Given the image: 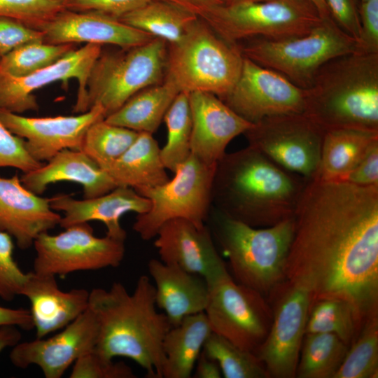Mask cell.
Returning a JSON list of instances; mask_svg holds the SVG:
<instances>
[{
    "label": "cell",
    "instance_id": "obj_49",
    "mask_svg": "<svg viewBox=\"0 0 378 378\" xmlns=\"http://www.w3.org/2000/svg\"><path fill=\"white\" fill-rule=\"evenodd\" d=\"M194 377L195 378H220L222 376L218 363L208 357L203 349L195 363Z\"/></svg>",
    "mask_w": 378,
    "mask_h": 378
},
{
    "label": "cell",
    "instance_id": "obj_42",
    "mask_svg": "<svg viewBox=\"0 0 378 378\" xmlns=\"http://www.w3.org/2000/svg\"><path fill=\"white\" fill-rule=\"evenodd\" d=\"M44 163L36 160L29 153L25 141L12 133L0 120V168H16L24 174Z\"/></svg>",
    "mask_w": 378,
    "mask_h": 378
},
{
    "label": "cell",
    "instance_id": "obj_50",
    "mask_svg": "<svg viewBox=\"0 0 378 378\" xmlns=\"http://www.w3.org/2000/svg\"><path fill=\"white\" fill-rule=\"evenodd\" d=\"M166 1L201 17L214 7L224 4L223 0H162Z\"/></svg>",
    "mask_w": 378,
    "mask_h": 378
},
{
    "label": "cell",
    "instance_id": "obj_37",
    "mask_svg": "<svg viewBox=\"0 0 378 378\" xmlns=\"http://www.w3.org/2000/svg\"><path fill=\"white\" fill-rule=\"evenodd\" d=\"M203 351L218 365L225 378H270L258 356L239 348L225 337L212 332Z\"/></svg>",
    "mask_w": 378,
    "mask_h": 378
},
{
    "label": "cell",
    "instance_id": "obj_40",
    "mask_svg": "<svg viewBox=\"0 0 378 378\" xmlns=\"http://www.w3.org/2000/svg\"><path fill=\"white\" fill-rule=\"evenodd\" d=\"M70 378H134L132 369L123 362H115L99 354L94 349L73 364Z\"/></svg>",
    "mask_w": 378,
    "mask_h": 378
},
{
    "label": "cell",
    "instance_id": "obj_7",
    "mask_svg": "<svg viewBox=\"0 0 378 378\" xmlns=\"http://www.w3.org/2000/svg\"><path fill=\"white\" fill-rule=\"evenodd\" d=\"M167 43L158 38L119 51L103 52L94 63L85 87L83 113L96 105L105 118L130 97L165 76Z\"/></svg>",
    "mask_w": 378,
    "mask_h": 378
},
{
    "label": "cell",
    "instance_id": "obj_48",
    "mask_svg": "<svg viewBox=\"0 0 378 378\" xmlns=\"http://www.w3.org/2000/svg\"><path fill=\"white\" fill-rule=\"evenodd\" d=\"M1 326H15L26 330L34 328L29 309L10 308L0 305Z\"/></svg>",
    "mask_w": 378,
    "mask_h": 378
},
{
    "label": "cell",
    "instance_id": "obj_20",
    "mask_svg": "<svg viewBox=\"0 0 378 378\" xmlns=\"http://www.w3.org/2000/svg\"><path fill=\"white\" fill-rule=\"evenodd\" d=\"M43 41L52 44L112 45L130 48L144 44L153 36L132 27L119 18L97 11L64 9L41 29Z\"/></svg>",
    "mask_w": 378,
    "mask_h": 378
},
{
    "label": "cell",
    "instance_id": "obj_23",
    "mask_svg": "<svg viewBox=\"0 0 378 378\" xmlns=\"http://www.w3.org/2000/svg\"><path fill=\"white\" fill-rule=\"evenodd\" d=\"M49 201L52 209L63 213L59 224L62 227L98 220L106 226V235L122 241L127 232L120 225L121 217L129 212L144 214L150 208L148 198L127 186H117L104 195L83 200L57 194Z\"/></svg>",
    "mask_w": 378,
    "mask_h": 378
},
{
    "label": "cell",
    "instance_id": "obj_10",
    "mask_svg": "<svg viewBox=\"0 0 378 378\" xmlns=\"http://www.w3.org/2000/svg\"><path fill=\"white\" fill-rule=\"evenodd\" d=\"M215 165H208L192 153L166 183L136 190L150 201L149 209L137 214L133 230L145 241L155 237L169 220L183 218L197 226L207 222L212 206Z\"/></svg>",
    "mask_w": 378,
    "mask_h": 378
},
{
    "label": "cell",
    "instance_id": "obj_47",
    "mask_svg": "<svg viewBox=\"0 0 378 378\" xmlns=\"http://www.w3.org/2000/svg\"><path fill=\"white\" fill-rule=\"evenodd\" d=\"M343 181L359 186H378V141L370 146Z\"/></svg>",
    "mask_w": 378,
    "mask_h": 378
},
{
    "label": "cell",
    "instance_id": "obj_24",
    "mask_svg": "<svg viewBox=\"0 0 378 378\" xmlns=\"http://www.w3.org/2000/svg\"><path fill=\"white\" fill-rule=\"evenodd\" d=\"M89 295L85 288L62 290L55 276L34 271L27 272L20 293L29 301L36 338L62 329L85 312Z\"/></svg>",
    "mask_w": 378,
    "mask_h": 378
},
{
    "label": "cell",
    "instance_id": "obj_38",
    "mask_svg": "<svg viewBox=\"0 0 378 378\" xmlns=\"http://www.w3.org/2000/svg\"><path fill=\"white\" fill-rule=\"evenodd\" d=\"M76 48V44H52L43 41L24 43L0 58V74L25 76L45 68Z\"/></svg>",
    "mask_w": 378,
    "mask_h": 378
},
{
    "label": "cell",
    "instance_id": "obj_36",
    "mask_svg": "<svg viewBox=\"0 0 378 378\" xmlns=\"http://www.w3.org/2000/svg\"><path fill=\"white\" fill-rule=\"evenodd\" d=\"M138 134L137 132L102 119L88 128L81 150L104 169L128 149Z\"/></svg>",
    "mask_w": 378,
    "mask_h": 378
},
{
    "label": "cell",
    "instance_id": "obj_5",
    "mask_svg": "<svg viewBox=\"0 0 378 378\" xmlns=\"http://www.w3.org/2000/svg\"><path fill=\"white\" fill-rule=\"evenodd\" d=\"M207 221L236 281L267 298L286 280V263L293 238L294 216L270 227H254L212 206Z\"/></svg>",
    "mask_w": 378,
    "mask_h": 378
},
{
    "label": "cell",
    "instance_id": "obj_43",
    "mask_svg": "<svg viewBox=\"0 0 378 378\" xmlns=\"http://www.w3.org/2000/svg\"><path fill=\"white\" fill-rule=\"evenodd\" d=\"M360 31L354 52L378 54V0L360 2Z\"/></svg>",
    "mask_w": 378,
    "mask_h": 378
},
{
    "label": "cell",
    "instance_id": "obj_51",
    "mask_svg": "<svg viewBox=\"0 0 378 378\" xmlns=\"http://www.w3.org/2000/svg\"><path fill=\"white\" fill-rule=\"evenodd\" d=\"M22 333L15 326H0V353L4 349L13 347L21 341Z\"/></svg>",
    "mask_w": 378,
    "mask_h": 378
},
{
    "label": "cell",
    "instance_id": "obj_46",
    "mask_svg": "<svg viewBox=\"0 0 378 378\" xmlns=\"http://www.w3.org/2000/svg\"><path fill=\"white\" fill-rule=\"evenodd\" d=\"M333 22L355 41L360 31L358 0H325Z\"/></svg>",
    "mask_w": 378,
    "mask_h": 378
},
{
    "label": "cell",
    "instance_id": "obj_53",
    "mask_svg": "<svg viewBox=\"0 0 378 378\" xmlns=\"http://www.w3.org/2000/svg\"><path fill=\"white\" fill-rule=\"evenodd\" d=\"M225 4H243V3H253V2H260L265 1L268 0H223Z\"/></svg>",
    "mask_w": 378,
    "mask_h": 378
},
{
    "label": "cell",
    "instance_id": "obj_31",
    "mask_svg": "<svg viewBox=\"0 0 378 378\" xmlns=\"http://www.w3.org/2000/svg\"><path fill=\"white\" fill-rule=\"evenodd\" d=\"M198 18L174 4L149 0L119 19L127 24L155 38L174 44L180 41Z\"/></svg>",
    "mask_w": 378,
    "mask_h": 378
},
{
    "label": "cell",
    "instance_id": "obj_35",
    "mask_svg": "<svg viewBox=\"0 0 378 378\" xmlns=\"http://www.w3.org/2000/svg\"><path fill=\"white\" fill-rule=\"evenodd\" d=\"M378 314L368 318L350 344L333 378H377Z\"/></svg>",
    "mask_w": 378,
    "mask_h": 378
},
{
    "label": "cell",
    "instance_id": "obj_33",
    "mask_svg": "<svg viewBox=\"0 0 378 378\" xmlns=\"http://www.w3.org/2000/svg\"><path fill=\"white\" fill-rule=\"evenodd\" d=\"M163 120L167 125V139L160 148V157L165 168L174 172L191 154L192 118L188 94H177Z\"/></svg>",
    "mask_w": 378,
    "mask_h": 378
},
{
    "label": "cell",
    "instance_id": "obj_14",
    "mask_svg": "<svg viewBox=\"0 0 378 378\" xmlns=\"http://www.w3.org/2000/svg\"><path fill=\"white\" fill-rule=\"evenodd\" d=\"M267 299L272 321L255 354L270 377L294 378L312 302L309 293L286 280Z\"/></svg>",
    "mask_w": 378,
    "mask_h": 378
},
{
    "label": "cell",
    "instance_id": "obj_6",
    "mask_svg": "<svg viewBox=\"0 0 378 378\" xmlns=\"http://www.w3.org/2000/svg\"><path fill=\"white\" fill-rule=\"evenodd\" d=\"M167 45L164 79L179 92H204L221 98L239 77L244 57L237 44L223 40L200 17L180 41Z\"/></svg>",
    "mask_w": 378,
    "mask_h": 378
},
{
    "label": "cell",
    "instance_id": "obj_54",
    "mask_svg": "<svg viewBox=\"0 0 378 378\" xmlns=\"http://www.w3.org/2000/svg\"><path fill=\"white\" fill-rule=\"evenodd\" d=\"M360 2H364V1H369V0H359Z\"/></svg>",
    "mask_w": 378,
    "mask_h": 378
},
{
    "label": "cell",
    "instance_id": "obj_18",
    "mask_svg": "<svg viewBox=\"0 0 378 378\" xmlns=\"http://www.w3.org/2000/svg\"><path fill=\"white\" fill-rule=\"evenodd\" d=\"M102 119L105 113L99 105L76 115L48 117H27L0 109L1 121L25 141L36 160L43 163L64 149L81 150L88 128Z\"/></svg>",
    "mask_w": 378,
    "mask_h": 378
},
{
    "label": "cell",
    "instance_id": "obj_52",
    "mask_svg": "<svg viewBox=\"0 0 378 378\" xmlns=\"http://www.w3.org/2000/svg\"><path fill=\"white\" fill-rule=\"evenodd\" d=\"M307 1L314 5L322 20L331 19L325 0Z\"/></svg>",
    "mask_w": 378,
    "mask_h": 378
},
{
    "label": "cell",
    "instance_id": "obj_19",
    "mask_svg": "<svg viewBox=\"0 0 378 378\" xmlns=\"http://www.w3.org/2000/svg\"><path fill=\"white\" fill-rule=\"evenodd\" d=\"M155 237L154 246L162 262L198 274L207 284L227 270L206 225L173 219L162 225Z\"/></svg>",
    "mask_w": 378,
    "mask_h": 378
},
{
    "label": "cell",
    "instance_id": "obj_4",
    "mask_svg": "<svg viewBox=\"0 0 378 378\" xmlns=\"http://www.w3.org/2000/svg\"><path fill=\"white\" fill-rule=\"evenodd\" d=\"M304 90L303 113L325 132H378V54L337 57L318 70Z\"/></svg>",
    "mask_w": 378,
    "mask_h": 378
},
{
    "label": "cell",
    "instance_id": "obj_17",
    "mask_svg": "<svg viewBox=\"0 0 378 378\" xmlns=\"http://www.w3.org/2000/svg\"><path fill=\"white\" fill-rule=\"evenodd\" d=\"M98 335L97 320L88 308L51 336L20 341L12 347L10 360L22 369L36 365L46 378H60L78 358L95 348Z\"/></svg>",
    "mask_w": 378,
    "mask_h": 378
},
{
    "label": "cell",
    "instance_id": "obj_11",
    "mask_svg": "<svg viewBox=\"0 0 378 378\" xmlns=\"http://www.w3.org/2000/svg\"><path fill=\"white\" fill-rule=\"evenodd\" d=\"M208 286L209 295L204 313L213 332L255 354L272 321V310L267 298L236 281L227 270Z\"/></svg>",
    "mask_w": 378,
    "mask_h": 378
},
{
    "label": "cell",
    "instance_id": "obj_25",
    "mask_svg": "<svg viewBox=\"0 0 378 378\" xmlns=\"http://www.w3.org/2000/svg\"><path fill=\"white\" fill-rule=\"evenodd\" d=\"M22 184L41 195L52 183L69 181L80 185L84 198L104 195L116 184L110 176L82 150L64 149L41 167L24 173Z\"/></svg>",
    "mask_w": 378,
    "mask_h": 378
},
{
    "label": "cell",
    "instance_id": "obj_34",
    "mask_svg": "<svg viewBox=\"0 0 378 378\" xmlns=\"http://www.w3.org/2000/svg\"><path fill=\"white\" fill-rule=\"evenodd\" d=\"M360 328L354 309L346 302L321 299L311 303L305 334L332 333L349 346Z\"/></svg>",
    "mask_w": 378,
    "mask_h": 378
},
{
    "label": "cell",
    "instance_id": "obj_2",
    "mask_svg": "<svg viewBox=\"0 0 378 378\" xmlns=\"http://www.w3.org/2000/svg\"><path fill=\"white\" fill-rule=\"evenodd\" d=\"M309 180L248 146L217 162L212 206L250 226L270 227L294 216Z\"/></svg>",
    "mask_w": 378,
    "mask_h": 378
},
{
    "label": "cell",
    "instance_id": "obj_8",
    "mask_svg": "<svg viewBox=\"0 0 378 378\" xmlns=\"http://www.w3.org/2000/svg\"><path fill=\"white\" fill-rule=\"evenodd\" d=\"M355 43L329 19L323 20L304 35L281 39L254 38L246 44L237 46L243 57L307 89L326 62L354 52Z\"/></svg>",
    "mask_w": 378,
    "mask_h": 378
},
{
    "label": "cell",
    "instance_id": "obj_22",
    "mask_svg": "<svg viewBox=\"0 0 378 378\" xmlns=\"http://www.w3.org/2000/svg\"><path fill=\"white\" fill-rule=\"evenodd\" d=\"M61 216L51 208L49 198L27 189L17 174L0 177V231L10 235L21 249L59 225Z\"/></svg>",
    "mask_w": 378,
    "mask_h": 378
},
{
    "label": "cell",
    "instance_id": "obj_44",
    "mask_svg": "<svg viewBox=\"0 0 378 378\" xmlns=\"http://www.w3.org/2000/svg\"><path fill=\"white\" fill-rule=\"evenodd\" d=\"M43 41L42 31L16 20L0 16V58L31 41Z\"/></svg>",
    "mask_w": 378,
    "mask_h": 378
},
{
    "label": "cell",
    "instance_id": "obj_1",
    "mask_svg": "<svg viewBox=\"0 0 378 378\" xmlns=\"http://www.w3.org/2000/svg\"><path fill=\"white\" fill-rule=\"evenodd\" d=\"M294 223L286 280L311 303L346 302L362 327L378 314V186L309 179Z\"/></svg>",
    "mask_w": 378,
    "mask_h": 378
},
{
    "label": "cell",
    "instance_id": "obj_27",
    "mask_svg": "<svg viewBox=\"0 0 378 378\" xmlns=\"http://www.w3.org/2000/svg\"><path fill=\"white\" fill-rule=\"evenodd\" d=\"M160 157V148L153 134L139 132L128 149L104 170L117 186L138 190L166 183L169 176Z\"/></svg>",
    "mask_w": 378,
    "mask_h": 378
},
{
    "label": "cell",
    "instance_id": "obj_9",
    "mask_svg": "<svg viewBox=\"0 0 378 378\" xmlns=\"http://www.w3.org/2000/svg\"><path fill=\"white\" fill-rule=\"evenodd\" d=\"M223 40L281 39L304 35L323 20L307 0L220 4L200 17Z\"/></svg>",
    "mask_w": 378,
    "mask_h": 378
},
{
    "label": "cell",
    "instance_id": "obj_29",
    "mask_svg": "<svg viewBox=\"0 0 378 378\" xmlns=\"http://www.w3.org/2000/svg\"><path fill=\"white\" fill-rule=\"evenodd\" d=\"M376 141L378 132L374 131L338 129L326 132L314 178L343 181Z\"/></svg>",
    "mask_w": 378,
    "mask_h": 378
},
{
    "label": "cell",
    "instance_id": "obj_26",
    "mask_svg": "<svg viewBox=\"0 0 378 378\" xmlns=\"http://www.w3.org/2000/svg\"><path fill=\"white\" fill-rule=\"evenodd\" d=\"M148 270L154 281L156 306L172 326L188 316L205 311L209 290L202 276L158 259L148 262Z\"/></svg>",
    "mask_w": 378,
    "mask_h": 378
},
{
    "label": "cell",
    "instance_id": "obj_16",
    "mask_svg": "<svg viewBox=\"0 0 378 378\" xmlns=\"http://www.w3.org/2000/svg\"><path fill=\"white\" fill-rule=\"evenodd\" d=\"M102 50V46L85 44L27 76L18 77L0 74V109L18 114L37 111L38 104L34 94L36 91L55 82L66 84L69 80L75 79L78 88L73 111L83 113L87 80Z\"/></svg>",
    "mask_w": 378,
    "mask_h": 378
},
{
    "label": "cell",
    "instance_id": "obj_28",
    "mask_svg": "<svg viewBox=\"0 0 378 378\" xmlns=\"http://www.w3.org/2000/svg\"><path fill=\"white\" fill-rule=\"evenodd\" d=\"M213 332L204 313L190 315L165 335L162 378H190L204 344Z\"/></svg>",
    "mask_w": 378,
    "mask_h": 378
},
{
    "label": "cell",
    "instance_id": "obj_30",
    "mask_svg": "<svg viewBox=\"0 0 378 378\" xmlns=\"http://www.w3.org/2000/svg\"><path fill=\"white\" fill-rule=\"evenodd\" d=\"M179 93L169 80L149 86L130 97L105 120L137 132L153 134L164 120L169 107Z\"/></svg>",
    "mask_w": 378,
    "mask_h": 378
},
{
    "label": "cell",
    "instance_id": "obj_45",
    "mask_svg": "<svg viewBox=\"0 0 378 378\" xmlns=\"http://www.w3.org/2000/svg\"><path fill=\"white\" fill-rule=\"evenodd\" d=\"M149 0H63L65 9L97 11L120 18Z\"/></svg>",
    "mask_w": 378,
    "mask_h": 378
},
{
    "label": "cell",
    "instance_id": "obj_12",
    "mask_svg": "<svg viewBox=\"0 0 378 378\" xmlns=\"http://www.w3.org/2000/svg\"><path fill=\"white\" fill-rule=\"evenodd\" d=\"M124 242L106 234L95 236L89 223L71 225L57 234L43 232L33 244V271L64 277L78 271L115 267L124 258Z\"/></svg>",
    "mask_w": 378,
    "mask_h": 378
},
{
    "label": "cell",
    "instance_id": "obj_39",
    "mask_svg": "<svg viewBox=\"0 0 378 378\" xmlns=\"http://www.w3.org/2000/svg\"><path fill=\"white\" fill-rule=\"evenodd\" d=\"M63 0H0V16L16 20L41 31L64 10Z\"/></svg>",
    "mask_w": 378,
    "mask_h": 378
},
{
    "label": "cell",
    "instance_id": "obj_13",
    "mask_svg": "<svg viewBox=\"0 0 378 378\" xmlns=\"http://www.w3.org/2000/svg\"><path fill=\"white\" fill-rule=\"evenodd\" d=\"M243 134L248 146L281 167L308 179L316 176L325 132L304 113L263 118Z\"/></svg>",
    "mask_w": 378,
    "mask_h": 378
},
{
    "label": "cell",
    "instance_id": "obj_41",
    "mask_svg": "<svg viewBox=\"0 0 378 378\" xmlns=\"http://www.w3.org/2000/svg\"><path fill=\"white\" fill-rule=\"evenodd\" d=\"M13 251L12 237L0 231V299L6 301L20 295L27 275L15 260Z\"/></svg>",
    "mask_w": 378,
    "mask_h": 378
},
{
    "label": "cell",
    "instance_id": "obj_15",
    "mask_svg": "<svg viewBox=\"0 0 378 378\" xmlns=\"http://www.w3.org/2000/svg\"><path fill=\"white\" fill-rule=\"evenodd\" d=\"M304 94V89L281 74L244 57L237 81L220 99L253 124L267 117L303 113Z\"/></svg>",
    "mask_w": 378,
    "mask_h": 378
},
{
    "label": "cell",
    "instance_id": "obj_32",
    "mask_svg": "<svg viewBox=\"0 0 378 378\" xmlns=\"http://www.w3.org/2000/svg\"><path fill=\"white\" fill-rule=\"evenodd\" d=\"M349 346L332 333H307L302 342L295 377L333 378Z\"/></svg>",
    "mask_w": 378,
    "mask_h": 378
},
{
    "label": "cell",
    "instance_id": "obj_21",
    "mask_svg": "<svg viewBox=\"0 0 378 378\" xmlns=\"http://www.w3.org/2000/svg\"><path fill=\"white\" fill-rule=\"evenodd\" d=\"M192 118L191 153L208 165H215L230 142L253 123L242 118L218 96L209 92L188 94Z\"/></svg>",
    "mask_w": 378,
    "mask_h": 378
},
{
    "label": "cell",
    "instance_id": "obj_3",
    "mask_svg": "<svg viewBox=\"0 0 378 378\" xmlns=\"http://www.w3.org/2000/svg\"><path fill=\"white\" fill-rule=\"evenodd\" d=\"M88 308L95 316L99 335L94 350L107 359L130 358L148 378H162V342L172 327L157 310L155 286L146 275L137 279L133 293L114 282L108 289L90 291Z\"/></svg>",
    "mask_w": 378,
    "mask_h": 378
}]
</instances>
